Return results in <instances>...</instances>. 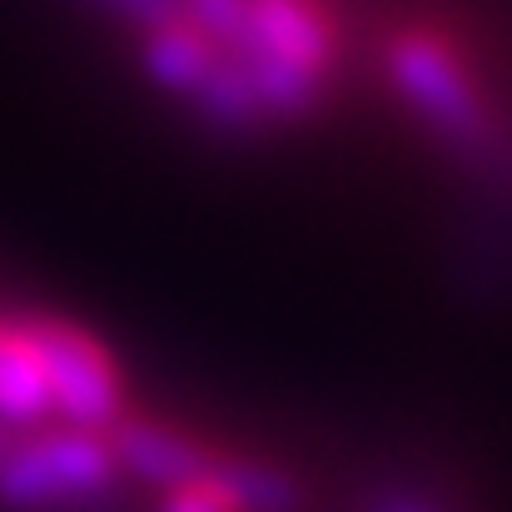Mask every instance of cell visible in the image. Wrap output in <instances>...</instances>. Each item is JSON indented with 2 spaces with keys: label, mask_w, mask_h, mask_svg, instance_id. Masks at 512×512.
<instances>
[{
  "label": "cell",
  "mask_w": 512,
  "mask_h": 512,
  "mask_svg": "<svg viewBox=\"0 0 512 512\" xmlns=\"http://www.w3.org/2000/svg\"><path fill=\"white\" fill-rule=\"evenodd\" d=\"M264 120L309 115L339 65V25L324 0H244V25L229 60Z\"/></svg>",
  "instance_id": "cell-1"
},
{
  "label": "cell",
  "mask_w": 512,
  "mask_h": 512,
  "mask_svg": "<svg viewBox=\"0 0 512 512\" xmlns=\"http://www.w3.org/2000/svg\"><path fill=\"white\" fill-rule=\"evenodd\" d=\"M388 80L398 100L448 145L458 150H483L493 135V110L488 95L468 65V55L428 25L398 30L388 45Z\"/></svg>",
  "instance_id": "cell-2"
},
{
  "label": "cell",
  "mask_w": 512,
  "mask_h": 512,
  "mask_svg": "<svg viewBox=\"0 0 512 512\" xmlns=\"http://www.w3.org/2000/svg\"><path fill=\"white\" fill-rule=\"evenodd\" d=\"M234 468V458H229ZM229 468L219 478H204V483H184V488H170L160 493V512H244L239 493L229 488Z\"/></svg>",
  "instance_id": "cell-3"
},
{
  "label": "cell",
  "mask_w": 512,
  "mask_h": 512,
  "mask_svg": "<svg viewBox=\"0 0 512 512\" xmlns=\"http://www.w3.org/2000/svg\"><path fill=\"white\" fill-rule=\"evenodd\" d=\"M373 512H443V508L428 503V498H418V493H393V498H383Z\"/></svg>",
  "instance_id": "cell-4"
}]
</instances>
